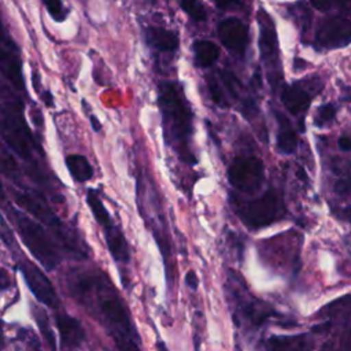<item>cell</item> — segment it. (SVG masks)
Listing matches in <instances>:
<instances>
[{
	"label": "cell",
	"instance_id": "cell-34",
	"mask_svg": "<svg viewBox=\"0 0 351 351\" xmlns=\"http://www.w3.org/2000/svg\"><path fill=\"white\" fill-rule=\"evenodd\" d=\"M25 344H26V347H23V348H16L15 351H41L37 343H34V346H33V344H27V343H25Z\"/></svg>",
	"mask_w": 351,
	"mask_h": 351
},
{
	"label": "cell",
	"instance_id": "cell-37",
	"mask_svg": "<svg viewBox=\"0 0 351 351\" xmlns=\"http://www.w3.org/2000/svg\"><path fill=\"white\" fill-rule=\"evenodd\" d=\"M158 350H159V351H167L162 343H158Z\"/></svg>",
	"mask_w": 351,
	"mask_h": 351
},
{
	"label": "cell",
	"instance_id": "cell-35",
	"mask_svg": "<svg viewBox=\"0 0 351 351\" xmlns=\"http://www.w3.org/2000/svg\"><path fill=\"white\" fill-rule=\"evenodd\" d=\"M89 119H90V125H92L93 130H95V132H99V130L101 129V125H100V122L97 121V118H96L95 115H90Z\"/></svg>",
	"mask_w": 351,
	"mask_h": 351
},
{
	"label": "cell",
	"instance_id": "cell-13",
	"mask_svg": "<svg viewBox=\"0 0 351 351\" xmlns=\"http://www.w3.org/2000/svg\"><path fill=\"white\" fill-rule=\"evenodd\" d=\"M56 328L64 347H77L85 339V332L78 319L67 314H56Z\"/></svg>",
	"mask_w": 351,
	"mask_h": 351
},
{
	"label": "cell",
	"instance_id": "cell-12",
	"mask_svg": "<svg viewBox=\"0 0 351 351\" xmlns=\"http://www.w3.org/2000/svg\"><path fill=\"white\" fill-rule=\"evenodd\" d=\"M0 66H1V73L8 78V81L16 89H23L19 58L16 55V49L14 47V43L10 41V38L7 36H4V40H3Z\"/></svg>",
	"mask_w": 351,
	"mask_h": 351
},
{
	"label": "cell",
	"instance_id": "cell-24",
	"mask_svg": "<svg viewBox=\"0 0 351 351\" xmlns=\"http://www.w3.org/2000/svg\"><path fill=\"white\" fill-rule=\"evenodd\" d=\"M311 5L318 11L341 10L343 12H351V0H310Z\"/></svg>",
	"mask_w": 351,
	"mask_h": 351
},
{
	"label": "cell",
	"instance_id": "cell-19",
	"mask_svg": "<svg viewBox=\"0 0 351 351\" xmlns=\"http://www.w3.org/2000/svg\"><path fill=\"white\" fill-rule=\"evenodd\" d=\"M195 62L199 67H210L214 64L219 56V49L217 44L208 40H199L193 44Z\"/></svg>",
	"mask_w": 351,
	"mask_h": 351
},
{
	"label": "cell",
	"instance_id": "cell-8",
	"mask_svg": "<svg viewBox=\"0 0 351 351\" xmlns=\"http://www.w3.org/2000/svg\"><path fill=\"white\" fill-rule=\"evenodd\" d=\"M15 202H16L18 206H21L23 210L29 211V213H30L32 215H34L37 219H40V221L44 222L47 226H49L52 230H55V232L59 234V239H60L64 244L70 245L71 251H75V248L71 247V240H73V237L70 236V233H69V230L66 229L64 223L58 218V215H55V214L52 213V210H51L47 204L38 202L37 199L32 197L30 195H27V193H25V192H15ZM75 252H77V251H75ZM77 254H78V252H77Z\"/></svg>",
	"mask_w": 351,
	"mask_h": 351
},
{
	"label": "cell",
	"instance_id": "cell-2",
	"mask_svg": "<svg viewBox=\"0 0 351 351\" xmlns=\"http://www.w3.org/2000/svg\"><path fill=\"white\" fill-rule=\"evenodd\" d=\"M106 278L95 277V288L97 291V306L100 310V318L108 328L119 351H141L138 347V336L130 319L129 311L123 300L107 288Z\"/></svg>",
	"mask_w": 351,
	"mask_h": 351
},
{
	"label": "cell",
	"instance_id": "cell-31",
	"mask_svg": "<svg viewBox=\"0 0 351 351\" xmlns=\"http://www.w3.org/2000/svg\"><path fill=\"white\" fill-rule=\"evenodd\" d=\"M185 282H186V285H188L191 289H196V288H197L199 281H197V277H196L195 271L189 270V271L186 273V276H185Z\"/></svg>",
	"mask_w": 351,
	"mask_h": 351
},
{
	"label": "cell",
	"instance_id": "cell-14",
	"mask_svg": "<svg viewBox=\"0 0 351 351\" xmlns=\"http://www.w3.org/2000/svg\"><path fill=\"white\" fill-rule=\"evenodd\" d=\"M281 101L291 114L299 115L307 110L311 96L302 84H292L282 88Z\"/></svg>",
	"mask_w": 351,
	"mask_h": 351
},
{
	"label": "cell",
	"instance_id": "cell-11",
	"mask_svg": "<svg viewBox=\"0 0 351 351\" xmlns=\"http://www.w3.org/2000/svg\"><path fill=\"white\" fill-rule=\"evenodd\" d=\"M259 32L261 56L269 67H274L273 64H278L277 34L270 18L263 10H261L259 12Z\"/></svg>",
	"mask_w": 351,
	"mask_h": 351
},
{
	"label": "cell",
	"instance_id": "cell-9",
	"mask_svg": "<svg viewBox=\"0 0 351 351\" xmlns=\"http://www.w3.org/2000/svg\"><path fill=\"white\" fill-rule=\"evenodd\" d=\"M18 269L21 270L27 287L30 288L36 299L51 308H56L59 304V299L48 277L36 265L26 259L18 262Z\"/></svg>",
	"mask_w": 351,
	"mask_h": 351
},
{
	"label": "cell",
	"instance_id": "cell-6",
	"mask_svg": "<svg viewBox=\"0 0 351 351\" xmlns=\"http://www.w3.org/2000/svg\"><path fill=\"white\" fill-rule=\"evenodd\" d=\"M229 184L244 193L261 189L265 180L263 162L256 156H237L228 169Z\"/></svg>",
	"mask_w": 351,
	"mask_h": 351
},
{
	"label": "cell",
	"instance_id": "cell-5",
	"mask_svg": "<svg viewBox=\"0 0 351 351\" xmlns=\"http://www.w3.org/2000/svg\"><path fill=\"white\" fill-rule=\"evenodd\" d=\"M1 133L11 149L19 156L29 158L32 152V137L23 121L22 106L19 101H10L3 107Z\"/></svg>",
	"mask_w": 351,
	"mask_h": 351
},
{
	"label": "cell",
	"instance_id": "cell-15",
	"mask_svg": "<svg viewBox=\"0 0 351 351\" xmlns=\"http://www.w3.org/2000/svg\"><path fill=\"white\" fill-rule=\"evenodd\" d=\"M144 37L149 47L160 52H173L178 48V36L165 27H147Z\"/></svg>",
	"mask_w": 351,
	"mask_h": 351
},
{
	"label": "cell",
	"instance_id": "cell-28",
	"mask_svg": "<svg viewBox=\"0 0 351 351\" xmlns=\"http://www.w3.org/2000/svg\"><path fill=\"white\" fill-rule=\"evenodd\" d=\"M221 75H222V81L225 84V86L228 88V90L233 95V96H237V92H239V81L236 80V77L229 73V71H221Z\"/></svg>",
	"mask_w": 351,
	"mask_h": 351
},
{
	"label": "cell",
	"instance_id": "cell-36",
	"mask_svg": "<svg viewBox=\"0 0 351 351\" xmlns=\"http://www.w3.org/2000/svg\"><path fill=\"white\" fill-rule=\"evenodd\" d=\"M33 88L36 92H40V77L37 71H33Z\"/></svg>",
	"mask_w": 351,
	"mask_h": 351
},
{
	"label": "cell",
	"instance_id": "cell-10",
	"mask_svg": "<svg viewBox=\"0 0 351 351\" xmlns=\"http://www.w3.org/2000/svg\"><path fill=\"white\" fill-rule=\"evenodd\" d=\"M218 37L223 47L243 56L248 44V30L237 18H226L218 25Z\"/></svg>",
	"mask_w": 351,
	"mask_h": 351
},
{
	"label": "cell",
	"instance_id": "cell-20",
	"mask_svg": "<svg viewBox=\"0 0 351 351\" xmlns=\"http://www.w3.org/2000/svg\"><path fill=\"white\" fill-rule=\"evenodd\" d=\"M280 122H281V129L277 134V148L280 152H282L285 155H291L298 148V134L289 126L287 119L281 118Z\"/></svg>",
	"mask_w": 351,
	"mask_h": 351
},
{
	"label": "cell",
	"instance_id": "cell-17",
	"mask_svg": "<svg viewBox=\"0 0 351 351\" xmlns=\"http://www.w3.org/2000/svg\"><path fill=\"white\" fill-rule=\"evenodd\" d=\"M104 233H106L107 248L111 256L114 258V261L121 263H128L130 259V251L122 230L115 225H111L110 228L104 229Z\"/></svg>",
	"mask_w": 351,
	"mask_h": 351
},
{
	"label": "cell",
	"instance_id": "cell-3",
	"mask_svg": "<svg viewBox=\"0 0 351 351\" xmlns=\"http://www.w3.org/2000/svg\"><path fill=\"white\" fill-rule=\"evenodd\" d=\"M12 213H14L12 219H14L15 228L23 244L27 247L32 255L47 270L55 269L60 263V255L51 236L45 232V229L41 225H38L36 221H33L27 215L18 213L15 210Z\"/></svg>",
	"mask_w": 351,
	"mask_h": 351
},
{
	"label": "cell",
	"instance_id": "cell-22",
	"mask_svg": "<svg viewBox=\"0 0 351 351\" xmlns=\"http://www.w3.org/2000/svg\"><path fill=\"white\" fill-rule=\"evenodd\" d=\"M33 315H34V319H36V324L44 337V340L47 341V344L49 346L51 351H56V346H55V335H53V330L49 325V319L47 317V314L38 308V307H34L33 308Z\"/></svg>",
	"mask_w": 351,
	"mask_h": 351
},
{
	"label": "cell",
	"instance_id": "cell-25",
	"mask_svg": "<svg viewBox=\"0 0 351 351\" xmlns=\"http://www.w3.org/2000/svg\"><path fill=\"white\" fill-rule=\"evenodd\" d=\"M335 115H336V108H335V106L330 104V103L324 104V106H321V107L317 110V114H315V117H314V123H315L317 126H324V125L332 122L333 118H335Z\"/></svg>",
	"mask_w": 351,
	"mask_h": 351
},
{
	"label": "cell",
	"instance_id": "cell-32",
	"mask_svg": "<svg viewBox=\"0 0 351 351\" xmlns=\"http://www.w3.org/2000/svg\"><path fill=\"white\" fill-rule=\"evenodd\" d=\"M340 217H341L343 219H346L347 222L351 223V206L341 208V210H340Z\"/></svg>",
	"mask_w": 351,
	"mask_h": 351
},
{
	"label": "cell",
	"instance_id": "cell-7",
	"mask_svg": "<svg viewBox=\"0 0 351 351\" xmlns=\"http://www.w3.org/2000/svg\"><path fill=\"white\" fill-rule=\"evenodd\" d=\"M351 43V14L324 19L315 33V44L324 49H336Z\"/></svg>",
	"mask_w": 351,
	"mask_h": 351
},
{
	"label": "cell",
	"instance_id": "cell-27",
	"mask_svg": "<svg viewBox=\"0 0 351 351\" xmlns=\"http://www.w3.org/2000/svg\"><path fill=\"white\" fill-rule=\"evenodd\" d=\"M208 93H210L213 101L215 104H218L219 107H228L229 106L228 101H226V97H225V95H223V92H222V89L219 86V84L214 78L208 80Z\"/></svg>",
	"mask_w": 351,
	"mask_h": 351
},
{
	"label": "cell",
	"instance_id": "cell-1",
	"mask_svg": "<svg viewBox=\"0 0 351 351\" xmlns=\"http://www.w3.org/2000/svg\"><path fill=\"white\" fill-rule=\"evenodd\" d=\"M159 108L163 119L165 140L174 145L182 160L193 163L195 158L189 149L192 136V114L174 82L159 84Z\"/></svg>",
	"mask_w": 351,
	"mask_h": 351
},
{
	"label": "cell",
	"instance_id": "cell-23",
	"mask_svg": "<svg viewBox=\"0 0 351 351\" xmlns=\"http://www.w3.org/2000/svg\"><path fill=\"white\" fill-rule=\"evenodd\" d=\"M180 5L182 11L191 16L193 21H206L207 19V12L204 5L202 4L200 0H181Z\"/></svg>",
	"mask_w": 351,
	"mask_h": 351
},
{
	"label": "cell",
	"instance_id": "cell-16",
	"mask_svg": "<svg viewBox=\"0 0 351 351\" xmlns=\"http://www.w3.org/2000/svg\"><path fill=\"white\" fill-rule=\"evenodd\" d=\"M266 351H311L313 341L303 336H271L265 343Z\"/></svg>",
	"mask_w": 351,
	"mask_h": 351
},
{
	"label": "cell",
	"instance_id": "cell-30",
	"mask_svg": "<svg viewBox=\"0 0 351 351\" xmlns=\"http://www.w3.org/2000/svg\"><path fill=\"white\" fill-rule=\"evenodd\" d=\"M337 144L341 151H351V134H343L339 138Z\"/></svg>",
	"mask_w": 351,
	"mask_h": 351
},
{
	"label": "cell",
	"instance_id": "cell-33",
	"mask_svg": "<svg viewBox=\"0 0 351 351\" xmlns=\"http://www.w3.org/2000/svg\"><path fill=\"white\" fill-rule=\"evenodd\" d=\"M43 101L45 103V106H48V107H51L52 104H53V100H52V95H51V92L49 90H45L44 93H43Z\"/></svg>",
	"mask_w": 351,
	"mask_h": 351
},
{
	"label": "cell",
	"instance_id": "cell-21",
	"mask_svg": "<svg viewBox=\"0 0 351 351\" xmlns=\"http://www.w3.org/2000/svg\"><path fill=\"white\" fill-rule=\"evenodd\" d=\"M86 203H88L89 208L92 210L95 219L97 221L99 225L103 226V229H107L111 225H114V222H112V219L110 217V213L104 207L101 199L93 191H89L86 193Z\"/></svg>",
	"mask_w": 351,
	"mask_h": 351
},
{
	"label": "cell",
	"instance_id": "cell-18",
	"mask_svg": "<svg viewBox=\"0 0 351 351\" xmlns=\"http://www.w3.org/2000/svg\"><path fill=\"white\" fill-rule=\"evenodd\" d=\"M66 166H67L70 176L77 182H85L93 177V169H92L89 160L84 155H78V154L67 155Z\"/></svg>",
	"mask_w": 351,
	"mask_h": 351
},
{
	"label": "cell",
	"instance_id": "cell-26",
	"mask_svg": "<svg viewBox=\"0 0 351 351\" xmlns=\"http://www.w3.org/2000/svg\"><path fill=\"white\" fill-rule=\"evenodd\" d=\"M45 8L48 10L49 15L56 22H63L67 16V11L63 8V4L60 0H43Z\"/></svg>",
	"mask_w": 351,
	"mask_h": 351
},
{
	"label": "cell",
	"instance_id": "cell-4",
	"mask_svg": "<svg viewBox=\"0 0 351 351\" xmlns=\"http://www.w3.org/2000/svg\"><path fill=\"white\" fill-rule=\"evenodd\" d=\"M284 215V204L276 191H267L247 204L240 206L239 217L250 229L271 225Z\"/></svg>",
	"mask_w": 351,
	"mask_h": 351
},
{
	"label": "cell",
	"instance_id": "cell-29",
	"mask_svg": "<svg viewBox=\"0 0 351 351\" xmlns=\"http://www.w3.org/2000/svg\"><path fill=\"white\" fill-rule=\"evenodd\" d=\"M213 3L222 10H236L241 7L240 0H213Z\"/></svg>",
	"mask_w": 351,
	"mask_h": 351
}]
</instances>
